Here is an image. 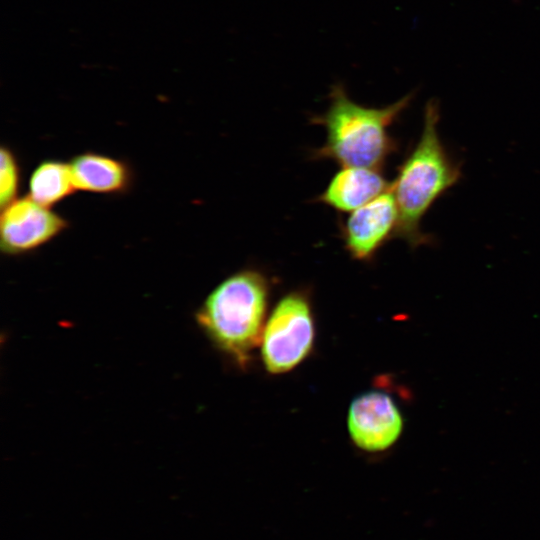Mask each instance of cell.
Wrapping results in <instances>:
<instances>
[{"label": "cell", "mask_w": 540, "mask_h": 540, "mask_svg": "<svg viewBox=\"0 0 540 540\" xmlns=\"http://www.w3.org/2000/svg\"><path fill=\"white\" fill-rule=\"evenodd\" d=\"M77 190L121 195L134 184V171L125 160L106 154L86 151L75 155L69 162Z\"/></svg>", "instance_id": "ba28073f"}, {"label": "cell", "mask_w": 540, "mask_h": 540, "mask_svg": "<svg viewBox=\"0 0 540 540\" xmlns=\"http://www.w3.org/2000/svg\"><path fill=\"white\" fill-rule=\"evenodd\" d=\"M69 227L66 218L28 195L1 209L0 248L7 256L31 253Z\"/></svg>", "instance_id": "5b68a950"}, {"label": "cell", "mask_w": 540, "mask_h": 540, "mask_svg": "<svg viewBox=\"0 0 540 540\" xmlns=\"http://www.w3.org/2000/svg\"><path fill=\"white\" fill-rule=\"evenodd\" d=\"M269 294V279L264 273L239 270L208 294L196 321L218 350L245 365L262 337Z\"/></svg>", "instance_id": "3957f363"}, {"label": "cell", "mask_w": 540, "mask_h": 540, "mask_svg": "<svg viewBox=\"0 0 540 540\" xmlns=\"http://www.w3.org/2000/svg\"><path fill=\"white\" fill-rule=\"evenodd\" d=\"M390 188L380 169L342 167L317 201L339 212H353Z\"/></svg>", "instance_id": "9c48e42d"}, {"label": "cell", "mask_w": 540, "mask_h": 540, "mask_svg": "<svg viewBox=\"0 0 540 540\" xmlns=\"http://www.w3.org/2000/svg\"><path fill=\"white\" fill-rule=\"evenodd\" d=\"M0 207L18 198L21 184V167L15 152L7 145L0 150Z\"/></svg>", "instance_id": "8fae6325"}, {"label": "cell", "mask_w": 540, "mask_h": 540, "mask_svg": "<svg viewBox=\"0 0 540 540\" xmlns=\"http://www.w3.org/2000/svg\"><path fill=\"white\" fill-rule=\"evenodd\" d=\"M347 427L357 447L367 452H381L398 440L403 418L390 395L381 391H369L351 402Z\"/></svg>", "instance_id": "8992f818"}, {"label": "cell", "mask_w": 540, "mask_h": 540, "mask_svg": "<svg viewBox=\"0 0 540 540\" xmlns=\"http://www.w3.org/2000/svg\"><path fill=\"white\" fill-rule=\"evenodd\" d=\"M398 222L397 205L389 188L353 211L341 225L346 251L355 260H372L387 241L396 237Z\"/></svg>", "instance_id": "52a82bcc"}, {"label": "cell", "mask_w": 540, "mask_h": 540, "mask_svg": "<svg viewBox=\"0 0 540 540\" xmlns=\"http://www.w3.org/2000/svg\"><path fill=\"white\" fill-rule=\"evenodd\" d=\"M439 105L429 100L424 109L419 140L407 154L390 183L399 214L396 237L411 248L431 241L421 222L435 201L461 178L459 166L447 153L438 134Z\"/></svg>", "instance_id": "7a4b0ae2"}, {"label": "cell", "mask_w": 540, "mask_h": 540, "mask_svg": "<svg viewBox=\"0 0 540 540\" xmlns=\"http://www.w3.org/2000/svg\"><path fill=\"white\" fill-rule=\"evenodd\" d=\"M77 191L69 162L45 159L32 171L28 196L46 207H53Z\"/></svg>", "instance_id": "30bf717a"}, {"label": "cell", "mask_w": 540, "mask_h": 540, "mask_svg": "<svg viewBox=\"0 0 540 540\" xmlns=\"http://www.w3.org/2000/svg\"><path fill=\"white\" fill-rule=\"evenodd\" d=\"M413 93L381 108L366 107L352 100L341 83L331 87L326 111L311 118L326 130L324 144L313 159L333 160L342 167L380 169L396 151L390 127L410 105Z\"/></svg>", "instance_id": "6da1fadb"}, {"label": "cell", "mask_w": 540, "mask_h": 540, "mask_svg": "<svg viewBox=\"0 0 540 540\" xmlns=\"http://www.w3.org/2000/svg\"><path fill=\"white\" fill-rule=\"evenodd\" d=\"M314 338L309 295L303 290L287 293L264 325L261 355L266 370L272 374L292 370L310 354Z\"/></svg>", "instance_id": "277c9868"}]
</instances>
